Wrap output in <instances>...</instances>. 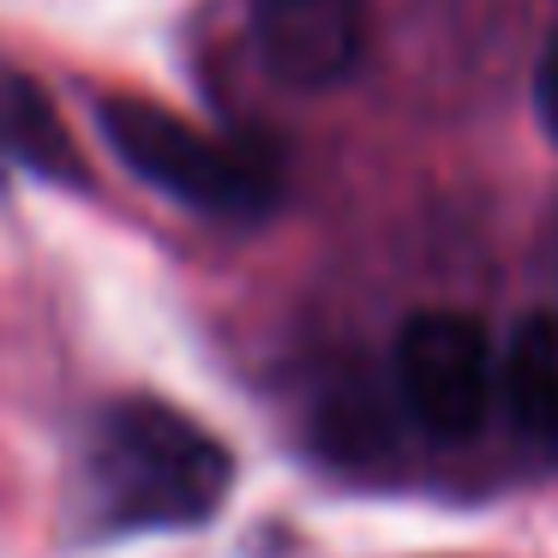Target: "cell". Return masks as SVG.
Listing matches in <instances>:
<instances>
[{
  "label": "cell",
  "instance_id": "obj_2",
  "mask_svg": "<svg viewBox=\"0 0 558 558\" xmlns=\"http://www.w3.org/2000/svg\"><path fill=\"white\" fill-rule=\"evenodd\" d=\"M97 121H102V138H109L114 157L145 186L181 198L186 210L241 222V217L270 210V198H277L270 169L258 157H246L241 145H222V138L198 133L193 121L157 109V102L114 97L97 109Z\"/></svg>",
  "mask_w": 558,
  "mask_h": 558
},
{
  "label": "cell",
  "instance_id": "obj_4",
  "mask_svg": "<svg viewBox=\"0 0 558 558\" xmlns=\"http://www.w3.org/2000/svg\"><path fill=\"white\" fill-rule=\"evenodd\" d=\"M258 61L294 90H325L354 73L366 43V0H246Z\"/></svg>",
  "mask_w": 558,
  "mask_h": 558
},
{
  "label": "cell",
  "instance_id": "obj_6",
  "mask_svg": "<svg viewBox=\"0 0 558 558\" xmlns=\"http://www.w3.org/2000/svg\"><path fill=\"white\" fill-rule=\"evenodd\" d=\"M0 150L19 157L43 181H85L78 145L66 138L54 102L43 97V85H31L25 73H7V66H0Z\"/></svg>",
  "mask_w": 558,
  "mask_h": 558
},
{
  "label": "cell",
  "instance_id": "obj_3",
  "mask_svg": "<svg viewBox=\"0 0 558 558\" xmlns=\"http://www.w3.org/2000/svg\"><path fill=\"white\" fill-rule=\"evenodd\" d=\"M397 397L409 421L438 445L474 438L498 402V354L469 313H414L397 337Z\"/></svg>",
  "mask_w": 558,
  "mask_h": 558
},
{
  "label": "cell",
  "instance_id": "obj_1",
  "mask_svg": "<svg viewBox=\"0 0 558 558\" xmlns=\"http://www.w3.org/2000/svg\"><path fill=\"white\" fill-rule=\"evenodd\" d=\"M229 481V450L169 402L121 397L85 433V493L109 529H198Z\"/></svg>",
  "mask_w": 558,
  "mask_h": 558
},
{
  "label": "cell",
  "instance_id": "obj_7",
  "mask_svg": "<svg viewBox=\"0 0 558 558\" xmlns=\"http://www.w3.org/2000/svg\"><path fill=\"white\" fill-rule=\"evenodd\" d=\"M534 114H541L546 138L558 145V31L546 37V49H541V66H534Z\"/></svg>",
  "mask_w": 558,
  "mask_h": 558
},
{
  "label": "cell",
  "instance_id": "obj_5",
  "mask_svg": "<svg viewBox=\"0 0 558 558\" xmlns=\"http://www.w3.org/2000/svg\"><path fill=\"white\" fill-rule=\"evenodd\" d=\"M498 402L510 426L534 445L558 450V318L529 313L498 354Z\"/></svg>",
  "mask_w": 558,
  "mask_h": 558
}]
</instances>
